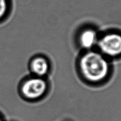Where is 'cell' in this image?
<instances>
[{"mask_svg":"<svg viewBox=\"0 0 121 121\" xmlns=\"http://www.w3.org/2000/svg\"><path fill=\"white\" fill-rule=\"evenodd\" d=\"M79 69L84 78L90 82H100L110 73L108 60L101 53L88 51L81 58Z\"/></svg>","mask_w":121,"mask_h":121,"instance_id":"obj_1","label":"cell"},{"mask_svg":"<svg viewBox=\"0 0 121 121\" xmlns=\"http://www.w3.org/2000/svg\"><path fill=\"white\" fill-rule=\"evenodd\" d=\"M97 45L105 57L121 58V31H113L106 33L98 38Z\"/></svg>","mask_w":121,"mask_h":121,"instance_id":"obj_2","label":"cell"},{"mask_svg":"<svg viewBox=\"0 0 121 121\" xmlns=\"http://www.w3.org/2000/svg\"><path fill=\"white\" fill-rule=\"evenodd\" d=\"M47 90V83L40 77L27 79L23 83L21 92L27 99H36L42 96Z\"/></svg>","mask_w":121,"mask_h":121,"instance_id":"obj_3","label":"cell"},{"mask_svg":"<svg viewBox=\"0 0 121 121\" xmlns=\"http://www.w3.org/2000/svg\"><path fill=\"white\" fill-rule=\"evenodd\" d=\"M79 40L81 46L83 48L90 50L97 44L98 37L96 31L87 29L81 33Z\"/></svg>","mask_w":121,"mask_h":121,"instance_id":"obj_4","label":"cell"},{"mask_svg":"<svg viewBox=\"0 0 121 121\" xmlns=\"http://www.w3.org/2000/svg\"><path fill=\"white\" fill-rule=\"evenodd\" d=\"M30 69L36 76L42 78L48 73L49 70L48 61L42 57H35L31 61Z\"/></svg>","mask_w":121,"mask_h":121,"instance_id":"obj_5","label":"cell"},{"mask_svg":"<svg viewBox=\"0 0 121 121\" xmlns=\"http://www.w3.org/2000/svg\"><path fill=\"white\" fill-rule=\"evenodd\" d=\"M8 8V0H0V20L7 14Z\"/></svg>","mask_w":121,"mask_h":121,"instance_id":"obj_6","label":"cell"},{"mask_svg":"<svg viewBox=\"0 0 121 121\" xmlns=\"http://www.w3.org/2000/svg\"><path fill=\"white\" fill-rule=\"evenodd\" d=\"M0 121H4L3 118H2V117H1V115H0Z\"/></svg>","mask_w":121,"mask_h":121,"instance_id":"obj_7","label":"cell"}]
</instances>
